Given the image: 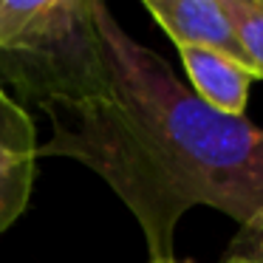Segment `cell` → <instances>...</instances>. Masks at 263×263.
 Returning a JSON list of instances; mask_svg holds the SVG:
<instances>
[{
    "mask_svg": "<svg viewBox=\"0 0 263 263\" xmlns=\"http://www.w3.org/2000/svg\"><path fill=\"white\" fill-rule=\"evenodd\" d=\"M221 263H263V212L238 227L223 249Z\"/></svg>",
    "mask_w": 263,
    "mask_h": 263,
    "instance_id": "52a82bcc",
    "label": "cell"
},
{
    "mask_svg": "<svg viewBox=\"0 0 263 263\" xmlns=\"http://www.w3.org/2000/svg\"><path fill=\"white\" fill-rule=\"evenodd\" d=\"M181 65L187 71L190 88L212 110L223 116H243L252 91V71L243 63L210 48H178Z\"/></svg>",
    "mask_w": 263,
    "mask_h": 263,
    "instance_id": "5b68a950",
    "label": "cell"
},
{
    "mask_svg": "<svg viewBox=\"0 0 263 263\" xmlns=\"http://www.w3.org/2000/svg\"><path fill=\"white\" fill-rule=\"evenodd\" d=\"M235 23L243 65L255 80H263V0H227Z\"/></svg>",
    "mask_w": 263,
    "mask_h": 263,
    "instance_id": "8992f818",
    "label": "cell"
},
{
    "mask_svg": "<svg viewBox=\"0 0 263 263\" xmlns=\"http://www.w3.org/2000/svg\"><path fill=\"white\" fill-rule=\"evenodd\" d=\"M147 263H195V260H181V257H173V260H147Z\"/></svg>",
    "mask_w": 263,
    "mask_h": 263,
    "instance_id": "ba28073f",
    "label": "cell"
},
{
    "mask_svg": "<svg viewBox=\"0 0 263 263\" xmlns=\"http://www.w3.org/2000/svg\"><path fill=\"white\" fill-rule=\"evenodd\" d=\"M93 20L108 91L82 102L43 105L51 139L37 156L74 159L97 173L142 227L147 260L176 257V227L198 204L238 227L263 212V127L212 110L99 0Z\"/></svg>",
    "mask_w": 263,
    "mask_h": 263,
    "instance_id": "6da1fadb",
    "label": "cell"
},
{
    "mask_svg": "<svg viewBox=\"0 0 263 263\" xmlns=\"http://www.w3.org/2000/svg\"><path fill=\"white\" fill-rule=\"evenodd\" d=\"M37 127L31 114L0 88V232L26 212L37 176Z\"/></svg>",
    "mask_w": 263,
    "mask_h": 263,
    "instance_id": "3957f363",
    "label": "cell"
},
{
    "mask_svg": "<svg viewBox=\"0 0 263 263\" xmlns=\"http://www.w3.org/2000/svg\"><path fill=\"white\" fill-rule=\"evenodd\" d=\"M0 88L40 108L102 97L108 63L93 0H0Z\"/></svg>",
    "mask_w": 263,
    "mask_h": 263,
    "instance_id": "7a4b0ae2",
    "label": "cell"
},
{
    "mask_svg": "<svg viewBox=\"0 0 263 263\" xmlns=\"http://www.w3.org/2000/svg\"><path fill=\"white\" fill-rule=\"evenodd\" d=\"M144 9L176 48H210L243 63L227 0H144Z\"/></svg>",
    "mask_w": 263,
    "mask_h": 263,
    "instance_id": "277c9868",
    "label": "cell"
}]
</instances>
